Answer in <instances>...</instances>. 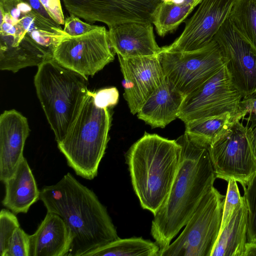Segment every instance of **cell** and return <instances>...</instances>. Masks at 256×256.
<instances>
[{"label": "cell", "mask_w": 256, "mask_h": 256, "mask_svg": "<svg viewBox=\"0 0 256 256\" xmlns=\"http://www.w3.org/2000/svg\"><path fill=\"white\" fill-rule=\"evenodd\" d=\"M248 210L244 198L242 205L220 232L210 256H243L248 242Z\"/></svg>", "instance_id": "44dd1931"}, {"label": "cell", "mask_w": 256, "mask_h": 256, "mask_svg": "<svg viewBox=\"0 0 256 256\" xmlns=\"http://www.w3.org/2000/svg\"><path fill=\"white\" fill-rule=\"evenodd\" d=\"M108 28L110 45L118 56H153L160 52L151 24L128 22Z\"/></svg>", "instance_id": "e0dca14e"}, {"label": "cell", "mask_w": 256, "mask_h": 256, "mask_svg": "<svg viewBox=\"0 0 256 256\" xmlns=\"http://www.w3.org/2000/svg\"><path fill=\"white\" fill-rule=\"evenodd\" d=\"M224 198L212 186L180 234L160 256H210L220 231Z\"/></svg>", "instance_id": "8992f818"}, {"label": "cell", "mask_w": 256, "mask_h": 256, "mask_svg": "<svg viewBox=\"0 0 256 256\" xmlns=\"http://www.w3.org/2000/svg\"><path fill=\"white\" fill-rule=\"evenodd\" d=\"M243 98L234 86L226 64L185 96L178 118L184 123L230 112L236 116Z\"/></svg>", "instance_id": "30bf717a"}, {"label": "cell", "mask_w": 256, "mask_h": 256, "mask_svg": "<svg viewBox=\"0 0 256 256\" xmlns=\"http://www.w3.org/2000/svg\"><path fill=\"white\" fill-rule=\"evenodd\" d=\"M38 67L34 78L37 96L58 144L65 136L88 90V80L53 58Z\"/></svg>", "instance_id": "5b68a950"}, {"label": "cell", "mask_w": 256, "mask_h": 256, "mask_svg": "<svg viewBox=\"0 0 256 256\" xmlns=\"http://www.w3.org/2000/svg\"><path fill=\"white\" fill-rule=\"evenodd\" d=\"M98 26L80 20L78 16L70 14L64 20V31L70 36H77L86 34Z\"/></svg>", "instance_id": "d6a6232c"}, {"label": "cell", "mask_w": 256, "mask_h": 256, "mask_svg": "<svg viewBox=\"0 0 256 256\" xmlns=\"http://www.w3.org/2000/svg\"><path fill=\"white\" fill-rule=\"evenodd\" d=\"M95 105L100 108H108L116 105L118 101L119 92L115 87L105 88L92 92Z\"/></svg>", "instance_id": "1f68e13d"}, {"label": "cell", "mask_w": 256, "mask_h": 256, "mask_svg": "<svg viewBox=\"0 0 256 256\" xmlns=\"http://www.w3.org/2000/svg\"><path fill=\"white\" fill-rule=\"evenodd\" d=\"M124 79V97L133 114L165 78L158 56L124 58L118 56Z\"/></svg>", "instance_id": "5bb4252c"}, {"label": "cell", "mask_w": 256, "mask_h": 256, "mask_svg": "<svg viewBox=\"0 0 256 256\" xmlns=\"http://www.w3.org/2000/svg\"><path fill=\"white\" fill-rule=\"evenodd\" d=\"M30 128L27 118L15 110L0 116V180L12 176L24 157V149Z\"/></svg>", "instance_id": "9a60e30c"}, {"label": "cell", "mask_w": 256, "mask_h": 256, "mask_svg": "<svg viewBox=\"0 0 256 256\" xmlns=\"http://www.w3.org/2000/svg\"><path fill=\"white\" fill-rule=\"evenodd\" d=\"M72 243L70 230L62 218L47 212L36 232L30 235L29 256H68Z\"/></svg>", "instance_id": "ac0fdd59"}, {"label": "cell", "mask_w": 256, "mask_h": 256, "mask_svg": "<svg viewBox=\"0 0 256 256\" xmlns=\"http://www.w3.org/2000/svg\"><path fill=\"white\" fill-rule=\"evenodd\" d=\"M70 15L108 28L128 22L152 24L162 0H62Z\"/></svg>", "instance_id": "8fae6325"}, {"label": "cell", "mask_w": 256, "mask_h": 256, "mask_svg": "<svg viewBox=\"0 0 256 256\" xmlns=\"http://www.w3.org/2000/svg\"><path fill=\"white\" fill-rule=\"evenodd\" d=\"M29 4L40 16L50 23L58 24L50 16L38 0H21Z\"/></svg>", "instance_id": "e575fe53"}, {"label": "cell", "mask_w": 256, "mask_h": 256, "mask_svg": "<svg viewBox=\"0 0 256 256\" xmlns=\"http://www.w3.org/2000/svg\"><path fill=\"white\" fill-rule=\"evenodd\" d=\"M197 6L192 2L162 1L156 10L152 21L157 34L164 36L176 30Z\"/></svg>", "instance_id": "d4e9b609"}, {"label": "cell", "mask_w": 256, "mask_h": 256, "mask_svg": "<svg viewBox=\"0 0 256 256\" xmlns=\"http://www.w3.org/2000/svg\"><path fill=\"white\" fill-rule=\"evenodd\" d=\"M30 235L20 227L10 238L4 256H29Z\"/></svg>", "instance_id": "f546056e"}, {"label": "cell", "mask_w": 256, "mask_h": 256, "mask_svg": "<svg viewBox=\"0 0 256 256\" xmlns=\"http://www.w3.org/2000/svg\"><path fill=\"white\" fill-rule=\"evenodd\" d=\"M216 178H234L245 187L256 172V148L250 129L236 116L229 130L208 146Z\"/></svg>", "instance_id": "52a82bcc"}, {"label": "cell", "mask_w": 256, "mask_h": 256, "mask_svg": "<svg viewBox=\"0 0 256 256\" xmlns=\"http://www.w3.org/2000/svg\"><path fill=\"white\" fill-rule=\"evenodd\" d=\"M45 10L60 25H64V16L62 9L60 0H38Z\"/></svg>", "instance_id": "836d02e7"}, {"label": "cell", "mask_w": 256, "mask_h": 256, "mask_svg": "<svg viewBox=\"0 0 256 256\" xmlns=\"http://www.w3.org/2000/svg\"><path fill=\"white\" fill-rule=\"evenodd\" d=\"M236 116L226 112L220 115L196 120L185 124L184 133L193 141L208 147L230 128Z\"/></svg>", "instance_id": "603a6c76"}, {"label": "cell", "mask_w": 256, "mask_h": 256, "mask_svg": "<svg viewBox=\"0 0 256 256\" xmlns=\"http://www.w3.org/2000/svg\"><path fill=\"white\" fill-rule=\"evenodd\" d=\"M20 227L16 214L3 208L0 212V256H4L10 238Z\"/></svg>", "instance_id": "f1b7e54d"}, {"label": "cell", "mask_w": 256, "mask_h": 256, "mask_svg": "<svg viewBox=\"0 0 256 256\" xmlns=\"http://www.w3.org/2000/svg\"><path fill=\"white\" fill-rule=\"evenodd\" d=\"M156 242L142 237L118 239L95 249L86 256H159Z\"/></svg>", "instance_id": "cb8c5ba5"}, {"label": "cell", "mask_w": 256, "mask_h": 256, "mask_svg": "<svg viewBox=\"0 0 256 256\" xmlns=\"http://www.w3.org/2000/svg\"><path fill=\"white\" fill-rule=\"evenodd\" d=\"M40 200L47 212L58 214L70 230L72 243L68 256H86L120 238L106 207L70 173L56 184L44 186Z\"/></svg>", "instance_id": "6da1fadb"}, {"label": "cell", "mask_w": 256, "mask_h": 256, "mask_svg": "<svg viewBox=\"0 0 256 256\" xmlns=\"http://www.w3.org/2000/svg\"><path fill=\"white\" fill-rule=\"evenodd\" d=\"M0 8L8 13L26 35L52 56L58 42L68 36L60 25L49 22L21 0L0 1Z\"/></svg>", "instance_id": "2e32d148"}, {"label": "cell", "mask_w": 256, "mask_h": 256, "mask_svg": "<svg viewBox=\"0 0 256 256\" xmlns=\"http://www.w3.org/2000/svg\"><path fill=\"white\" fill-rule=\"evenodd\" d=\"M2 0H0V1H2Z\"/></svg>", "instance_id": "74e56055"}, {"label": "cell", "mask_w": 256, "mask_h": 256, "mask_svg": "<svg viewBox=\"0 0 256 256\" xmlns=\"http://www.w3.org/2000/svg\"><path fill=\"white\" fill-rule=\"evenodd\" d=\"M243 189L248 210L247 240L256 242V172Z\"/></svg>", "instance_id": "4316f807"}, {"label": "cell", "mask_w": 256, "mask_h": 256, "mask_svg": "<svg viewBox=\"0 0 256 256\" xmlns=\"http://www.w3.org/2000/svg\"><path fill=\"white\" fill-rule=\"evenodd\" d=\"M176 140L182 147L180 167L168 197L152 222L150 233L160 248V253L186 225L216 178L208 147L194 142L185 133Z\"/></svg>", "instance_id": "7a4b0ae2"}, {"label": "cell", "mask_w": 256, "mask_h": 256, "mask_svg": "<svg viewBox=\"0 0 256 256\" xmlns=\"http://www.w3.org/2000/svg\"><path fill=\"white\" fill-rule=\"evenodd\" d=\"M241 120L246 121L247 126L253 135V144L256 148V96L242 98L239 106Z\"/></svg>", "instance_id": "4dcf8cb0"}, {"label": "cell", "mask_w": 256, "mask_h": 256, "mask_svg": "<svg viewBox=\"0 0 256 256\" xmlns=\"http://www.w3.org/2000/svg\"><path fill=\"white\" fill-rule=\"evenodd\" d=\"M162 1L172 2L174 3L192 2L198 5L202 0H162Z\"/></svg>", "instance_id": "8d00e7d4"}, {"label": "cell", "mask_w": 256, "mask_h": 256, "mask_svg": "<svg viewBox=\"0 0 256 256\" xmlns=\"http://www.w3.org/2000/svg\"><path fill=\"white\" fill-rule=\"evenodd\" d=\"M228 182L220 232L228 224L235 210L242 205L244 200V196L240 195L237 182L234 179L231 178Z\"/></svg>", "instance_id": "83f0119b"}, {"label": "cell", "mask_w": 256, "mask_h": 256, "mask_svg": "<svg viewBox=\"0 0 256 256\" xmlns=\"http://www.w3.org/2000/svg\"><path fill=\"white\" fill-rule=\"evenodd\" d=\"M238 0H202L192 16L186 21L180 35L162 51L196 50L210 42L228 18Z\"/></svg>", "instance_id": "4fadbf2b"}, {"label": "cell", "mask_w": 256, "mask_h": 256, "mask_svg": "<svg viewBox=\"0 0 256 256\" xmlns=\"http://www.w3.org/2000/svg\"><path fill=\"white\" fill-rule=\"evenodd\" d=\"M176 140L145 132L126 153V162L141 206L156 214L168 197L181 161Z\"/></svg>", "instance_id": "3957f363"}, {"label": "cell", "mask_w": 256, "mask_h": 256, "mask_svg": "<svg viewBox=\"0 0 256 256\" xmlns=\"http://www.w3.org/2000/svg\"><path fill=\"white\" fill-rule=\"evenodd\" d=\"M52 56L26 35L14 46H0V69L16 72L32 66H38Z\"/></svg>", "instance_id": "7402d4cb"}, {"label": "cell", "mask_w": 256, "mask_h": 256, "mask_svg": "<svg viewBox=\"0 0 256 256\" xmlns=\"http://www.w3.org/2000/svg\"><path fill=\"white\" fill-rule=\"evenodd\" d=\"M228 18L240 36L256 51V0H238Z\"/></svg>", "instance_id": "484cf974"}, {"label": "cell", "mask_w": 256, "mask_h": 256, "mask_svg": "<svg viewBox=\"0 0 256 256\" xmlns=\"http://www.w3.org/2000/svg\"><path fill=\"white\" fill-rule=\"evenodd\" d=\"M243 256H256V242H246Z\"/></svg>", "instance_id": "d590c367"}, {"label": "cell", "mask_w": 256, "mask_h": 256, "mask_svg": "<svg viewBox=\"0 0 256 256\" xmlns=\"http://www.w3.org/2000/svg\"><path fill=\"white\" fill-rule=\"evenodd\" d=\"M110 122L108 108L96 106L88 90L65 136L58 143L77 175L89 180L97 176L109 140Z\"/></svg>", "instance_id": "277c9868"}, {"label": "cell", "mask_w": 256, "mask_h": 256, "mask_svg": "<svg viewBox=\"0 0 256 256\" xmlns=\"http://www.w3.org/2000/svg\"><path fill=\"white\" fill-rule=\"evenodd\" d=\"M158 57L165 77L185 96L211 78L226 62L214 38L194 50H160Z\"/></svg>", "instance_id": "ba28073f"}, {"label": "cell", "mask_w": 256, "mask_h": 256, "mask_svg": "<svg viewBox=\"0 0 256 256\" xmlns=\"http://www.w3.org/2000/svg\"><path fill=\"white\" fill-rule=\"evenodd\" d=\"M232 83L243 98L256 96V51L244 40L229 18L214 36Z\"/></svg>", "instance_id": "7c38bea8"}, {"label": "cell", "mask_w": 256, "mask_h": 256, "mask_svg": "<svg viewBox=\"0 0 256 256\" xmlns=\"http://www.w3.org/2000/svg\"><path fill=\"white\" fill-rule=\"evenodd\" d=\"M4 184L6 194L2 204L16 214L26 213L30 206L40 200V191L24 157L12 176Z\"/></svg>", "instance_id": "ffe728a7"}, {"label": "cell", "mask_w": 256, "mask_h": 256, "mask_svg": "<svg viewBox=\"0 0 256 256\" xmlns=\"http://www.w3.org/2000/svg\"><path fill=\"white\" fill-rule=\"evenodd\" d=\"M108 30L98 26L94 29L77 36H66L57 44L52 58L62 66L88 80L114 58Z\"/></svg>", "instance_id": "9c48e42d"}, {"label": "cell", "mask_w": 256, "mask_h": 256, "mask_svg": "<svg viewBox=\"0 0 256 256\" xmlns=\"http://www.w3.org/2000/svg\"><path fill=\"white\" fill-rule=\"evenodd\" d=\"M184 97L165 77L141 106L137 113L138 118L152 128H164L178 118Z\"/></svg>", "instance_id": "d6986e66"}]
</instances>
